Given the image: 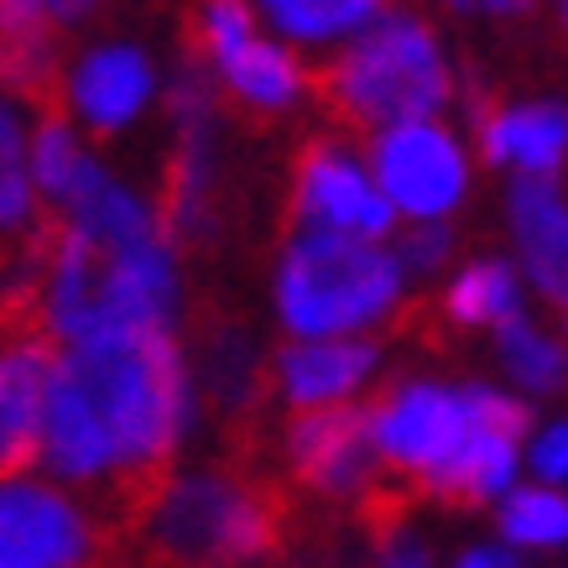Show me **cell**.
I'll return each instance as SVG.
<instances>
[{"mask_svg": "<svg viewBox=\"0 0 568 568\" xmlns=\"http://www.w3.org/2000/svg\"><path fill=\"white\" fill-rule=\"evenodd\" d=\"M189 423V371L168 328H125L69 345L52 361L42 459L63 480H115L131 490L136 517L162 490Z\"/></svg>", "mask_w": 568, "mask_h": 568, "instance_id": "cell-1", "label": "cell"}, {"mask_svg": "<svg viewBox=\"0 0 568 568\" xmlns=\"http://www.w3.org/2000/svg\"><path fill=\"white\" fill-rule=\"evenodd\" d=\"M178 303L173 251L162 235L125 245H100L79 230L52 235L48 266V328L69 345L125 334V328H168Z\"/></svg>", "mask_w": 568, "mask_h": 568, "instance_id": "cell-2", "label": "cell"}, {"mask_svg": "<svg viewBox=\"0 0 568 568\" xmlns=\"http://www.w3.org/2000/svg\"><path fill=\"white\" fill-rule=\"evenodd\" d=\"M402 297L396 251L334 230H303L276 266V313L303 339H345Z\"/></svg>", "mask_w": 568, "mask_h": 568, "instance_id": "cell-3", "label": "cell"}, {"mask_svg": "<svg viewBox=\"0 0 568 568\" xmlns=\"http://www.w3.org/2000/svg\"><path fill=\"white\" fill-rule=\"evenodd\" d=\"M141 517L156 564L168 568H241L272 552L282 532L276 500L230 475L168 480Z\"/></svg>", "mask_w": 568, "mask_h": 568, "instance_id": "cell-4", "label": "cell"}, {"mask_svg": "<svg viewBox=\"0 0 568 568\" xmlns=\"http://www.w3.org/2000/svg\"><path fill=\"white\" fill-rule=\"evenodd\" d=\"M328 104L361 125L433 121L448 100V69L417 17H376L324 79Z\"/></svg>", "mask_w": 568, "mask_h": 568, "instance_id": "cell-5", "label": "cell"}, {"mask_svg": "<svg viewBox=\"0 0 568 568\" xmlns=\"http://www.w3.org/2000/svg\"><path fill=\"white\" fill-rule=\"evenodd\" d=\"M371 178L381 199L413 220H444L469 189V168L459 141L433 121L386 125L371 141Z\"/></svg>", "mask_w": 568, "mask_h": 568, "instance_id": "cell-6", "label": "cell"}, {"mask_svg": "<svg viewBox=\"0 0 568 568\" xmlns=\"http://www.w3.org/2000/svg\"><path fill=\"white\" fill-rule=\"evenodd\" d=\"M371 417V448L376 459L396 469V475H417L428 480L454 448L469 438V407L465 386L448 392L433 381H402L381 396L376 407H365Z\"/></svg>", "mask_w": 568, "mask_h": 568, "instance_id": "cell-7", "label": "cell"}, {"mask_svg": "<svg viewBox=\"0 0 568 568\" xmlns=\"http://www.w3.org/2000/svg\"><path fill=\"white\" fill-rule=\"evenodd\" d=\"M94 552L84 511L32 480H0V568H84Z\"/></svg>", "mask_w": 568, "mask_h": 568, "instance_id": "cell-8", "label": "cell"}, {"mask_svg": "<svg viewBox=\"0 0 568 568\" xmlns=\"http://www.w3.org/2000/svg\"><path fill=\"white\" fill-rule=\"evenodd\" d=\"M293 209L308 230H334V235H355V241H381L396 220V209L381 199L376 178L361 162H349L339 146L303 152Z\"/></svg>", "mask_w": 568, "mask_h": 568, "instance_id": "cell-9", "label": "cell"}, {"mask_svg": "<svg viewBox=\"0 0 568 568\" xmlns=\"http://www.w3.org/2000/svg\"><path fill=\"white\" fill-rule=\"evenodd\" d=\"M287 459L297 480L318 496H371L376 448H371V417L365 407H313L297 413L287 428Z\"/></svg>", "mask_w": 568, "mask_h": 568, "instance_id": "cell-10", "label": "cell"}, {"mask_svg": "<svg viewBox=\"0 0 568 568\" xmlns=\"http://www.w3.org/2000/svg\"><path fill=\"white\" fill-rule=\"evenodd\" d=\"M48 339H17L0 345V480L42 459V413H48V376H52Z\"/></svg>", "mask_w": 568, "mask_h": 568, "instance_id": "cell-11", "label": "cell"}, {"mask_svg": "<svg viewBox=\"0 0 568 568\" xmlns=\"http://www.w3.org/2000/svg\"><path fill=\"white\" fill-rule=\"evenodd\" d=\"M511 235L537 293L548 303H568V199L552 178L511 183Z\"/></svg>", "mask_w": 568, "mask_h": 568, "instance_id": "cell-12", "label": "cell"}, {"mask_svg": "<svg viewBox=\"0 0 568 568\" xmlns=\"http://www.w3.org/2000/svg\"><path fill=\"white\" fill-rule=\"evenodd\" d=\"M376 371V345L361 339H303L276 355V376L293 407H339L365 376Z\"/></svg>", "mask_w": 568, "mask_h": 568, "instance_id": "cell-13", "label": "cell"}, {"mask_svg": "<svg viewBox=\"0 0 568 568\" xmlns=\"http://www.w3.org/2000/svg\"><path fill=\"white\" fill-rule=\"evenodd\" d=\"M69 94L89 131H121L152 100V63L136 48H100L79 63Z\"/></svg>", "mask_w": 568, "mask_h": 568, "instance_id": "cell-14", "label": "cell"}, {"mask_svg": "<svg viewBox=\"0 0 568 568\" xmlns=\"http://www.w3.org/2000/svg\"><path fill=\"white\" fill-rule=\"evenodd\" d=\"M480 152L490 162H517L521 178H548L568 156L564 104H521L480 121Z\"/></svg>", "mask_w": 568, "mask_h": 568, "instance_id": "cell-15", "label": "cell"}, {"mask_svg": "<svg viewBox=\"0 0 568 568\" xmlns=\"http://www.w3.org/2000/svg\"><path fill=\"white\" fill-rule=\"evenodd\" d=\"M511 469H517V438L469 423V438L423 480V490H433L448 506H480L511 485Z\"/></svg>", "mask_w": 568, "mask_h": 568, "instance_id": "cell-16", "label": "cell"}, {"mask_svg": "<svg viewBox=\"0 0 568 568\" xmlns=\"http://www.w3.org/2000/svg\"><path fill=\"white\" fill-rule=\"evenodd\" d=\"M220 73L224 84L235 89L245 104H256V110H287L297 100V89H303V69L293 63V52L272 48L261 37H251L245 48L230 52L220 63Z\"/></svg>", "mask_w": 568, "mask_h": 568, "instance_id": "cell-17", "label": "cell"}, {"mask_svg": "<svg viewBox=\"0 0 568 568\" xmlns=\"http://www.w3.org/2000/svg\"><path fill=\"white\" fill-rule=\"evenodd\" d=\"M27 162H32V189L58 209H69L73 193L84 189V178L94 173V162L84 156V146H79L73 125L63 115H42L32 146H27Z\"/></svg>", "mask_w": 568, "mask_h": 568, "instance_id": "cell-18", "label": "cell"}, {"mask_svg": "<svg viewBox=\"0 0 568 568\" xmlns=\"http://www.w3.org/2000/svg\"><path fill=\"white\" fill-rule=\"evenodd\" d=\"M496 345H500V365L517 376V386L527 392H558L568 381V355L558 339H548L537 324H527L521 313L500 318L496 324Z\"/></svg>", "mask_w": 568, "mask_h": 568, "instance_id": "cell-19", "label": "cell"}, {"mask_svg": "<svg viewBox=\"0 0 568 568\" xmlns=\"http://www.w3.org/2000/svg\"><path fill=\"white\" fill-rule=\"evenodd\" d=\"M261 11L276 21V32L328 42V37L365 32L381 17V0H261Z\"/></svg>", "mask_w": 568, "mask_h": 568, "instance_id": "cell-20", "label": "cell"}, {"mask_svg": "<svg viewBox=\"0 0 568 568\" xmlns=\"http://www.w3.org/2000/svg\"><path fill=\"white\" fill-rule=\"evenodd\" d=\"M444 308L459 324H500V318L517 313V276H511L506 261H475L448 287Z\"/></svg>", "mask_w": 568, "mask_h": 568, "instance_id": "cell-21", "label": "cell"}, {"mask_svg": "<svg viewBox=\"0 0 568 568\" xmlns=\"http://www.w3.org/2000/svg\"><path fill=\"white\" fill-rule=\"evenodd\" d=\"M500 532L517 548H558L568 542V496H558L552 485L511 490L500 506Z\"/></svg>", "mask_w": 568, "mask_h": 568, "instance_id": "cell-22", "label": "cell"}, {"mask_svg": "<svg viewBox=\"0 0 568 568\" xmlns=\"http://www.w3.org/2000/svg\"><path fill=\"white\" fill-rule=\"evenodd\" d=\"M32 220V162H27V131L11 100H0V241L17 235Z\"/></svg>", "mask_w": 568, "mask_h": 568, "instance_id": "cell-23", "label": "cell"}, {"mask_svg": "<svg viewBox=\"0 0 568 568\" xmlns=\"http://www.w3.org/2000/svg\"><path fill=\"white\" fill-rule=\"evenodd\" d=\"M199 32H204V52L214 63H224L235 48H245L256 37V21H251V6L245 0H204L199 11Z\"/></svg>", "mask_w": 568, "mask_h": 568, "instance_id": "cell-24", "label": "cell"}, {"mask_svg": "<svg viewBox=\"0 0 568 568\" xmlns=\"http://www.w3.org/2000/svg\"><path fill=\"white\" fill-rule=\"evenodd\" d=\"M448 245H454V235L448 230H438V224H423V230H413L407 241H402V266H413V272H438L448 261Z\"/></svg>", "mask_w": 568, "mask_h": 568, "instance_id": "cell-25", "label": "cell"}, {"mask_svg": "<svg viewBox=\"0 0 568 568\" xmlns=\"http://www.w3.org/2000/svg\"><path fill=\"white\" fill-rule=\"evenodd\" d=\"M532 469L548 485L568 480V423H552V428L532 444Z\"/></svg>", "mask_w": 568, "mask_h": 568, "instance_id": "cell-26", "label": "cell"}, {"mask_svg": "<svg viewBox=\"0 0 568 568\" xmlns=\"http://www.w3.org/2000/svg\"><path fill=\"white\" fill-rule=\"evenodd\" d=\"M381 568H428V558L413 542H392V548L381 552Z\"/></svg>", "mask_w": 568, "mask_h": 568, "instance_id": "cell-27", "label": "cell"}, {"mask_svg": "<svg viewBox=\"0 0 568 568\" xmlns=\"http://www.w3.org/2000/svg\"><path fill=\"white\" fill-rule=\"evenodd\" d=\"M454 568H517V558L500 552V548H475V552H465Z\"/></svg>", "mask_w": 568, "mask_h": 568, "instance_id": "cell-28", "label": "cell"}, {"mask_svg": "<svg viewBox=\"0 0 568 568\" xmlns=\"http://www.w3.org/2000/svg\"><path fill=\"white\" fill-rule=\"evenodd\" d=\"M89 6H94V0H42V11H48L52 21H79V17H89Z\"/></svg>", "mask_w": 568, "mask_h": 568, "instance_id": "cell-29", "label": "cell"}, {"mask_svg": "<svg viewBox=\"0 0 568 568\" xmlns=\"http://www.w3.org/2000/svg\"><path fill=\"white\" fill-rule=\"evenodd\" d=\"M480 6H490L496 17H521V11H532V0H480Z\"/></svg>", "mask_w": 568, "mask_h": 568, "instance_id": "cell-30", "label": "cell"}, {"mask_svg": "<svg viewBox=\"0 0 568 568\" xmlns=\"http://www.w3.org/2000/svg\"><path fill=\"white\" fill-rule=\"evenodd\" d=\"M448 6H454V11H469V6H475V0H448Z\"/></svg>", "mask_w": 568, "mask_h": 568, "instance_id": "cell-31", "label": "cell"}, {"mask_svg": "<svg viewBox=\"0 0 568 568\" xmlns=\"http://www.w3.org/2000/svg\"><path fill=\"white\" fill-rule=\"evenodd\" d=\"M564 17H568V6H564Z\"/></svg>", "mask_w": 568, "mask_h": 568, "instance_id": "cell-32", "label": "cell"}]
</instances>
